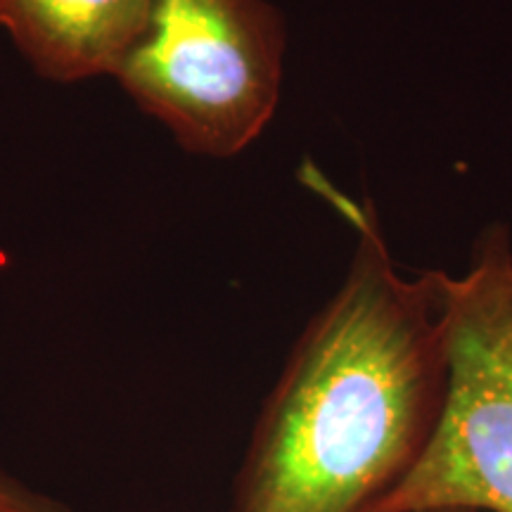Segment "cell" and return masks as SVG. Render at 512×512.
<instances>
[{"instance_id": "6", "label": "cell", "mask_w": 512, "mask_h": 512, "mask_svg": "<svg viewBox=\"0 0 512 512\" xmlns=\"http://www.w3.org/2000/svg\"><path fill=\"white\" fill-rule=\"evenodd\" d=\"M430 512H475V510H460V508H448V510H430Z\"/></svg>"}, {"instance_id": "3", "label": "cell", "mask_w": 512, "mask_h": 512, "mask_svg": "<svg viewBox=\"0 0 512 512\" xmlns=\"http://www.w3.org/2000/svg\"><path fill=\"white\" fill-rule=\"evenodd\" d=\"M285 19L268 0H155L114 79L183 150L228 159L278 110Z\"/></svg>"}, {"instance_id": "2", "label": "cell", "mask_w": 512, "mask_h": 512, "mask_svg": "<svg viewBox=\"0 0 512 512\" xmlns=\"http://www.w3.org/2000/svg\"><path fill=\"white\" fill-rule=\"evenodd\" d=\"M446 387L418 463L373 512H512V240L489 226L439 271Z\"/></svg>"}, {"instance_id": "1", "label": "cell", "mask_w": 512, "mask_h": 512, "mask_svg": "<svg viewBox=\"0 0 512 512\" xmlns=\"http://www.w3.org/2000/svg\"><path fill=\"white\" fill-rule=\"evenodd\" d=\"M330 192L356 230L335 297L266 396L230 512H373L418 463L446 387L439 271H396L370 204Z\"/></svg>"}, {"instance_id": "4", "label": "cell", "mask_w": 512, "mask_h": 512, "mask_svg": "<svg viewBox=\"0 0 512 512\" xmlns=\"http://www.w3.org/2000/svg\"><path fill=\"white\" fill-rule=\"evenodd\" d=\"M155 0H0V29L57 83L112 76L138 46Z\"/></svg>"}, {"instance_id": "5", "label": "cell", "mask_w": 512, "mask_h": 512, "mask_svg": "<svg viewBox=\"0 0 512 512\" xmlns=\"http://www.w3.org/2000/svg\"><path fill=\"white\" fill-rule=\"evenodd\" d=\"M0 512H76L60 498L34 489L0 467Z\"/></svg>"}]
</instances>
